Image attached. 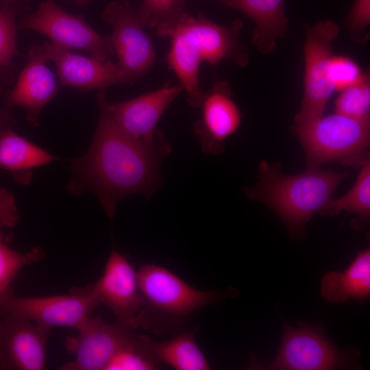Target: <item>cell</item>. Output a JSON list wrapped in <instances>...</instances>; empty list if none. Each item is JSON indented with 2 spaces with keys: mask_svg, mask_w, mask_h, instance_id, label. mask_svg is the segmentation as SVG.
I'll list each match as a JSON object with an SVG mask.
<instances>
[{
  "mask_svg": "<svg viewBox=\"0 0 370 370\" xmlns=\"http://www.w3.org/2000/svg\"><path fill=\"white\" fill-rule=\"evenodd\" d=\"M99 117L87 153L71 160L69 190L94 193L110 219L118 202L140 193L151 198L160 184V164L171 151L163 133L155 140L135 138L123 131L108 112L104 90L97 95Z\"/></svg>",
  "mask_w": 370,
  "mask_h": 370,
  "instance_id": "6da1fadb",
  "label": "cell"
},
{
  "mask_svg": "<svg viewBox=\"0 0 370 370\" xmlns=\"http://www.w3.org/2000/svg\"><path fill=\"white\" fill-rule=\"evenodd\" d=\"M242 27L240 20L221 25L202 14L193 16L184 12L162 35L171 38L168 65L186 90L193 108H199L205 92L199 77L202 63L214 66L227 60L240 66L247 64V52L239 40Z\"/></svg>",
  "mask_w": 370,
  "mask_h": 370,
  "instance_id": "7a4b0ae2",
  "label": "cell"
},
{
  "mask_svg": "<svg viewBox=\"0 0 370 370\" xmlns=\"http://www.w3.org/2000/svg\"><path fill=\"white\" fill-rule=\"evenodd\" d=\"M349 173L307 168L301 173L284 175L279 164L263 161L259 180L247 188L248 197L264 203L284 221L292 236H301L312 216L332 199Z\"/></svg>",
  "mask_w": 370,
  "mask_h": 370,
  "instance_id": "3957f363",
  "label": "cell"
},
{
  "mask_svg": "<svg viewBox=\"0 0 370 370\" xmlns=\"http://www.w3.org/2000/svg\"><path fill=\"white\" fill-rule=\"evenodd\" d=\"M369 123L335 112L295 124L293 131L304 149L307 168L332 162L360 167L369 158Z\"/></svg>",
  "mask_w": 370,
  "mask_h": 370,
  "instance_id": "277c9868",
  "label": "cell"
},
{
  "mask_svg": "<svg viewBox=\"0 0 370 370\" xmlns=\"http://www.w3.org/2000/svg\"><path fill=\"white\" fill-rule=\"evenodd\" d=\"M100 304L91 285L73 288L70 294L47 297H18L8 288L0 294V315L9 314L52 328H79Z\"/></svg>",
  "mask_w": 370,
  "mask_h": 370,
  "instance_id": "5b68a950",
  "label": "cell"
},
{
  "mask_svg": "<svg viewBox=\"0 0 370 370\" xmlns=\"http://www.w3.org/2000/svg\"><path fill=\"white\" fill-rule=\"evenodd\" d=\"M20 27L37 32L62 47L86 51L102 61L115 53L110 35L99 34L82 15L66 12L53 0H43L35 12L22 20Z\"/></svg>",
  "mask_w": 370,
  "mask_h": 370,
  "instance_id": "8992f818",
  "label": "cell"
},
{
  "mask_svg": "<svg viewBox=\"0 0 370 370\" xmlns=\"http://www.w3.org/2000/svg\"><path fill=\"white\" fill-rule=\"evenodd\" d=\"M338 31L337 24L331 20H321L312 27L306 26L304 95L295 124L322 116L334 91L329 81L328 68L333 55L332 42Z\"/></svg>",
  "mask_w": 370,
  "mask_h": 370,
  "instance_id": "52a82bcc",
  "label": "cell"
},
{
  "mask_svg": "<svg viewBox=\"0 0 370 370\" xmlns=\"http://www.w3.org/2000/svg\"><path fill=\"white\" fill-rule=\"evenodd\" d=\"M281 345L275 358L260 365L264 369L328 370L347 366V355L317 325L301 323L297 328L283 323Z\"/></svg>",
  "mask_w": 370,
  "mask_h": 370,
  "instance_id": "ba28073f",
  "label": "cell"
},
{
  "mask_svg": "<svg viewBox=\"0 0 370 370\" xmlns=\"http://www.w3.org/2000/svg\"><path fill=\"white\" fill-rule=\"evenodd\" d=\"M101 18L112 29L110 36L118 57L116 64L135 83L148 71L156 59L153 45L137 12L127 0H116L106 6Z\"/></svg>",
  "mask_w": 370,
  "mask_h": 370,
  "instance_id": "9c48e42d",
  "label": "cell"
},
{
  "mask_svg": "<svg viewBox=\"0 0 370 370\" xmlns=\"http://www.w3.org/2000/svg\"><path fill=\"white\" fill-rule=\"evenodd\" d=\"M138 286L147 307L174 317H184L218 300L214 291L197 290L166 268L143 264L138 272Z\"/></svg>",
  "mask_w": 370,
  "mask_h": 370,
  "instance_id": "30bf717a",
  "label": "cell"
},
{
  "mask_svg": "<svg viewBox=\"0 0 370 370\" xmlns=\"http://www.w3.org/2000/svg\"><path fill=\"white\" fill-rule=\"evenodd\" d=\"M99 301L113 312L116 321L134 329L143 325L145 304L138 274L126 257L112 249L102 276L91 285Z\"/></svg>",
  "mask_w": 370,
  "mask_h": 370,
  "instance_id": "8fae6325",
  "label": "cell"
},
{
  "mask_svg": "<svg viewBox=\"0 0 370 370\" xmlns=\"http://www.w3.org/2000/svg\"><path fill=\"white\" fill-rule=\"evenodd\" d=\"M131 328L116 322L110 324L100 317H90L77 329L75 336L65 339V346L74 359L60 369L104 370L112 358L135 334Z\"/></svg>",
  "mask_w": 370,
  "mask_h": 370,
  "instance_id": "7c38bea8",
  "label": "cell"
},
{
  "mask_svg": "<svg viewBox=\"0 0 370 370\" xmlns=\"http://www.w3.org/2000/svg\"><path fill=\"white\" fill-rule=\"evenodd\" d=\"M51 328L18 317L0 315V370H41Z\"/></svg>",
  "mask_w": 370,
  "mask_h": 370,
  "instance_id": "4fadbf2b",
  "label": "cell"
},
{
  "mask_svg": "<svg viewBox=\"0 0 370 370\" xmlns=\"http://www.w3.org/2000/svg\"><path fill=\"white\" fill-rule=\"evenodd\" d=\"M48 62H53L63 86L79 90H104L116 84H133L130 76L117 64L73 53L52 42L42 45Z\"/></svg>",
  "mask_w": 370,
  "mask_h": 370,
  "instance_id": "5bb4252c",
  "label": "cell"
},
{
  "mask_svg": "<svg viewBox=\"0 0 370 370\" xmlns=\"http://www.w3.org/2000/svg\"><path fill=\"white\" fill-rule=\"evenodd\" d=\"M183 90L180 84L165 83L155 90L127 101H106V108L117 125L130 136L153 141L162 132L156 125L162 114Z\"/></svg>",
  "mask_w": 370,
  "mask_h": 370,
  "instance_id": "9a60e30c",
  "label": "cell"
},
{
  "mask_svg": "<svg viewBox=\"0 0 370 370\" xmlns=\"http://www.w3.org/2000/svg\"><path fill=\"white\" fill-rule=\"evenodd\" d=\"M232 96L230 86L225 81L216 82L204 92L198 108L201 117L195 124L194 133L205 153H222L223 142L241 125V114Z\"/></svg>",
  "mask_w": 370,
  "mask_h": 370,
  "instance_id": "2e32d148",
  "label": "cell"
},
{
  "mask_svg": "<svg viewBox=\"0 0 370 370\" xmlns=\"http://www.w3.org/2000/svg\"><path fill=\"white\" fill-rule=\"evenodd\" d=\"M42 45H33L28 53V62L21 72L8 97L9 106H18L27 111L32 126L38 124L40 112L59 91Z\"/></svg>",
  "mask_w": 370,
  "mask_h": 370,
  "instance_id": "e0dca14e",
  "label": "cell"
},
{
  "mask_svg": "<svg viewBox=\"0 0 370 370\" xmlns=\"http://www.w3.org/2000/svg\"><path fill=\"white\" fill-rule=\"evenodd\" d=\"M249 16L255 23L252 42L263 54L273 51L276 40L285 35L288 19L285 0H216Z\"/></svg>",
  "mask_w": 370,
  "mask_h": 370,
  "instance_id": "ac0fdd59",
  "label": "cell"
},
{
  "mask_svg": "<svg viewBox=\"0 0 370 370\" xmlns=\"http://www.w3.org/2000/svg\"><path fill=\"white\" fill-rule=\"evenodd\" d=\"M321 295L332 303L354 298L360 301L370 295V249L359 251L343 271H330L322 278Z\"/></svg>",
  "mask_w": 370,
  "mask_h": 370,
  "instance_id": "d6986e66",
  "label": "cell"
},
{
  "mask_svg": "<svg viewBox=\"0 0 370 370\" xmlns=\"http://www.w3.org/2000/svg\"><path fill=\"white\" fill-rule=\"evenodd\" d=\"M145 345L160 362L177 370H207L210 367L191 332L157 342L142 335Z\"/></svg>",
  "mask_w": 370,
  "mask_h": 370,
  "instance_id": "ffe728a7",
  "label": "cell"
},
{
  "mask_svg": "<svg viewBox=\"0 0 370 370\" xmlns=\"http://www.w3.org/2000/svg\"><path fill=\"white\" fill-rule=\"evenodd\" d=\"M57 157L16 134L11 127L0 134V168L14 174L51 163Z\"/></svg>",
  "mask_w": 370,
  "mask_h": 370,
  "instance_id": "44dd1931",
  "label": "cell"
},
{
  "mask_svg": "<svg viewBox=\"0 0 370 370\" xmlns=\"http://www.w3.org/2000/svg\"><path fill=\"white\" fill-rule=\"evenodd\" d=\"M353 187L338 199H332L319 212L321 215H336L342 211L358 215L367 222L370 217V160H365Z\"/></svg>",
  "mask_w": 370,
  "mask_h": 370,
  "instance_id": "7402d4cb",
  "label": "cell"
},
{
  "mask_svg": "<svg viewBox=\"0 0 370 370\" xmlns=\"http://www.w3.org/2000/svg\"><path fill=\"white\" fill-rule=\"evenodd\" d=\"M335 112L370 121V77L366 72L354 84L341 91L334 102Z\"/></svg>",
  "mask_w": 370,
  "mask_h": 370,
  "instance_id": "603a6c76",
  "label": "cell"
},
{
  "mask_svg": "<svg viewBox=\"0 0 370 370\" xmlns=\"http://www.w3.org/2000/svg\"><path fill=\"white\" fill-rule=\"evenodd\" d=\"M185 0H143L137 12L142 25L156 29L162 37L165 31L185 12Z\"/></svg>",
  "mask_w": 370,
  "mask_h": 370,
  "instance_id": "cb8c5ba5",
  "label": "cell"
},
{
  "mask_svg": "<svg viewBox=\"0 0 370 370\" xmlns=\"http://www.w3.org/2000/svg\"><path fill=\"white\" fill-rule=\"evenodd\" d=\"M160 367V362L144 344L142 335L134 336L120 348L104 370H151Z\"/></svg>",
  "mask_w": 370,
  "mask_h": 370,
  "instance_id": "d4e9b609",
  "label": "cell"
},
{
  "mask_svg": "<svg viewBox=\"0 0 370 370\" xmlns=\"http://www.w3.org/2000/svg\"><path fill=\"white\" fill-rule=\"evenodd\" d=\"M7 243L0 240V294L10 288V283L23 267L44 258V252L40 247L22 254L11 249Z\"/></svg>",
  "mask_w": 370,
  "mask_h": 370,
  "instance_id": "484cf974",
  "label": "cell"
},
{
  "mask_svg": "<svg viewBox=\"0 0 370 370\" xmlns=\"http://www.w3.org/2000/svg\"><path fill=\"white\" fill-rule=\"evenodd\" d=\"M21 6L0 7V67L9 66L16 53V18L20 14Z\"/></svg>",
  "mask_w": 370,
  "mask_h": 370,
  "instance_id": "4316f807",
  "label": "cell"
},
{
  "mask_svg": "<svg viewBox=\"0 0 370 370\" xmlns=\"http://www.w3.org/2000/svg\"><path fill=\"white\" fill-rule=\"evenodd\" d=\"M362 73L356 62L345 56H332L328 68L329 81L336 91H342L356 82Z\"/></svg>",
  "mask_w": 370,
  "mask_h": 370,
  "instance_id": "83f0119b",
  "label": "cell"
},
{
  "mask_svg": "<svg viewBox=\"0 0 370 370\" xmlns=\"http://www.w3.org/2000/svg\"><path fill=\"white\" fill-rule=\"evenodd\" d=\"M20 220L12 194L5 188H0V240L5 243L10 236L5 230L15 227Z\"/></svg>",
  "mask_w": 370,
  "mask_h": 370,
  "instance_id": "f1b7e54d",
  "label": "cell"
},
{
  "mask_svg": "<svg viewBox=\"0 0 370 370\" xmlns=\"http://www.w3.org/2000/svg\"><path fill=\"white\" fill-rule=\"evenodd\" d=\"M370 23V0H355L347 18L349 29L354 33L364 31Z\"/></svg>",
  "mask_w": 370,
  "mask_h": 370,
  "instance_id": "f546056e",
  "label": "cell"
},
{
  "mask_svg": "<svg viewBox=\"0 0 370 370\" xmlns=\"http://www.w3.org/2000/svg\"><path fill=\"white\" fill-rule=\"evenodd\" d=\"M14 119L8 109L0 111V134L7 128L11 127Z\"/></svg>",
  "mask_w": 370,
  "mask_h": 370,
  "instance_id": "4dcf8cb0",
  "label": "cell"
},
{
  "mask_svg": "<svg viewBox=\"0 0 370 370\" xmlns=\"http://www.w3.org/2000/svg\"><path fill=\"white\" fill-rule=\"evenodd\" d=\"M26 3V0H0V6L16 5L22 7L25 5Z\"/></svg>",
  "mask_w": 370,
  "mask_h": 370,
  "instance_id": "1f68e13d",
  "label": "cell"
},
{
  "mask_svg": "<svg viewBox=\"0 0 370 370\" xmlns=\"http://www.w3.org/2000/svg\"><path fill=\"white\" fill-rule=\"evenodd\" d=\"M79 6H84L88 4L91 0H73Z\"/></svg>",
  "mask_w": 370,
  "mask_h": 370,
  "instance_id": "d6a6232c",
  "label": "cell"
},
{
  "mask_svg": "<svg viewBox=\"0 0 370 370\" xmlns=\"http://www.w3.org/2000/svg\"><path fill=\"white\" fill-rule=\"evenodd\" d=\"M0 92H1V89H0Z\"/></svg>",
  "mask_w": 370,
  "mask_h": 370,
  "instance_id": "836d02e7",
  "label": "cell"
}]
</instances>
